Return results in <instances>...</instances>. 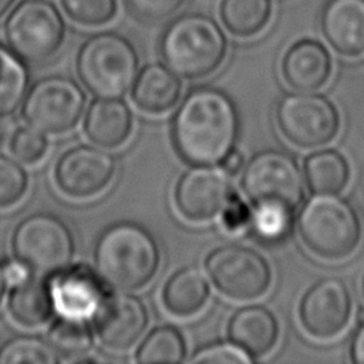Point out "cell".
<instances>
[{
  "label": "cell",
  "instance_id": "cell-7",
  "mask_svg": "<svg viewBox=\"0 0 364 364\" xmlns=\"http://www.w3.org/2000/svg\"><path fill=\"white\" fill-rule=\"evenodd\" d=\"M64 19L50 0H23L6 18L9 48L21 60L42 63L61 48Z\"/></svg>",
  "mask_w": 364,
  "mask_h": 364
},
{
  "label": "cell",
  "instance_id": "cell-36",
  "mask_svg": "<svg viewBox=\"0 0 364 364\" xmlns=\"http://www.w3.org/2000/svg\"><path fill=\"white\" fill-rule=\"evenodd\" d=\"M251 216H252V208L246 203L245 200H242L235 195V197L230 200V203L227 205L223 214H220V219H223V225L227 230L237 232L250 225Z\"/></svg>",
  "mask_w": 364,
  "mask_h": 364
},
{
  "label": "cell",
  "instance_id": "cell-37",
  "mask_svg": "<svg viewBox=\"0 0 364 364\" xmlns=\"http://www.w3.org/2000/svg\"><path fill=\"white\" fill-rule=\"evenodd\" d=\"M5 277H6V283L10 286H15L18 283H23L26 279L29 278V267H26V265L18 261V262H10L5 265Z\"/></svg>",
  "mask_w": 364,
  "mask_h": 364
},
{
  "label": "cell",
  "instance_id": "cell-23",
  "mask_svg": "<svg viewBox=\"0 0 364 364\" xmlns=\"http://www.w3.org/2000/svg\"><path fill=\"white\" fill-rule=\"evenodd\" d=\"M53 299L47 283L38 278H28L11 288L9 297L10 315L24 326H41L53 314Z\"/></svg>",
  "mask_w": 364,
  "mask_h": 364
},
{
  "label": "cell",
  "instance_id": "cell-24",
  "mask_svg": "<svg viewBox=\"0 0 364 364\" xmlns=\"http://www.w3.org/2000/svg\"><path fill=\"white\" fill-rule=\"evenodd\" d=\"M304 178L314 195L341 193L348 184L350 166L341 152L326 149L305 160Z\"/></svg>",
  "mask_w": 364,
  "mask_h": 364
},
{
  "label": "cell",
  "instance_id": "cell-21",
  "mask_svg": "<svg viewBox=\"0 0 364 364\" xmlns=\"http://www.w3.org/2000/svg\"><path fill=\"white\" fill-rule=\"evenodd\" d=\"M182 85L179 77L164 64H149L136 75L133 102L142 112L165 114L176 106Z\"/></svg>",
  "mask_w": 364,
  "mask_h": 364
},
{
  "label": "cell",
  "instance_id": "cell-27",
  "mask_svg": "<svg viewBox=\"0 0 364 364\" xmlns=\"http://www.w3.org/2000/svg\"><path fill=\"white\" fill-rule=\"evenodd\" d=\"M48 342L56 350V353L73 361L79 356L83 358L93 346V333H91L85 320L63 316L61 320L51 324L48 331Z\"/></svg>",
  "mask_w": 364,
  "mask_h": 364
},
{
  "label": "cell",
  "instance_id": "cell-1",
  "mask_svg": "<svg viewBox=\"0 0 364 364\" xmlns=\"http://www.w3.org/2000/svg\"><path fill=\"white\" fill-rule=\"evenodd\" d=\"M240 119L235 104L216 88H197L181 102L173 119V142L191 165H219L235 149Z\"/></svg>",
  "mask_w": 364,
  "mask_h": 364
},
{
  "label": "cell",
  "instance_id": "cell-15",
  "mask_svg": "<svg viewBox=\"0 0 364 364\" xmlns=\"http://www.w3.org/2000/svg\"><path fill=\"white\" fill-rule=\"evenodd\" d=\"M115 159L97 147L77 146L58 160L55 181L74 198H88L102 192L114 179Z\"/></svg>",
  "mask_w": 364,
  "mask_h": 364
},
{
  "label": "cell",
  "instance_id": "cell-6",
  "mask_svg": "<svg viewBox=\"0 0 364 364\" xmlns=\"http://www.w3.org/2000/svg\"><path fill=\"white\" fill-rule=\"evenodd\" d=\"M11 246L18 261L42 277L70 267L75 248L69 227L60 218L45 213L21 220L13 233Z\"/></svg>",
  "mask_w": 364,
  "mask_h": 364
},
{
  "label": "cell",
  "instance_id": "cell-33",
  "mask_svg": "<svg viewBox=\"0 0 364 364\" xmlns=\"http://www.w3.org/2000/svg\"><path fill=\"white\" fill-rule=\"evenodd\" d=\"M48 141L45 133L32 127L19 128L11 136L10 151L23 164H37L47 154Z\"/></svg>",
  "mask_w": 364,
  "mask_h": 364
},
{
  "label": "cell",
  "instance_id": "cell-34",
  "mask_svg": "<svg viewBox=\"0 0 364 364\" xmlns=\"http://www.w3.org/2000/svg\"><path fill=\"white\" fill-rule=\"evenodd\" d=\"M252 356L245 352L242 347L232 341L229 342H216L198 348L188 361L200 364H250Z\"/></svg>",
  "mask_w": 364,
  "mask_h": 364
},
{
  "label": "cell",
  "instance_id": "cell-16",
  "mask_svg": "<svg viewBox=\"0 0 364 364\" xmlns=\"http://www.w3.org/2000/svg\"><path fill=\"white\" fill-rule=\"evenodd\" d=\"M53 307L61 316L87 320L95 314L104 299L102 282L91 269L85 265L68 267L60 273L50 284Z\"/></svg>",
  "mask_w": 364,
  "mask_h": 364
},
{
  "label": "cell",
  "instance_id": "cell-3",
  "mask_svg": "<svg viewBox=\"0 0 364 364\" xmlns=\"http://www.w3.org/2000/svg\"><path fill=\"white\" fill-rule=\"evenodd\" d=\"M297 230L305 248L323 261H343L361 242L358 211L337 193L314 195L297 218Z\"/></svg>",
  "mask_w": 364,
  "mask_h": 364
},
{
  "label": "cell",
  "instance_id": "cell-13",
  "mask_svg": "<svg viewBox=\"0 0 364 364\" xmlns=\"http://www.w3.org/2000/svg\"><path fill=\"white\" fill-rule=\"evenodd\" d=\"M353 301L341 278H324L305 292L299 305V321L316 341L339 336L352 318Z\"/></svg>",
  "mask_w": 364,
  "mask_h": 364
},
{
  "label": "cell",
  "instance_id": "cell-12",
  "mask_svg": "<svg viewBox=\"0 0 364 364\" xmlns=\"http://www.w3.org/2000/svg\"><path fill=\"white\" fill-rule=\"evenodd\" d=\"M232 174L223 165H193L178 181L174 203L191 223H208L219 218L235 197Z\"/></svg>",
  "mask_w": 364,
  "mask_h": 364
},
{
  "label": "cell",
  "instance_id": "cell-28",
  "mask_svg": "<svg viewBox=\"0 0 364 364\" xmlns=\"http://www.w3.org/2000/svg\"><path fill=\"white\" fill-rule=\"evenodd\" d=\"M186 360V342L173 326H160L149 334L138 348L136 361L141 364L182 363Z\"/></svg>",
  "mask_w": 364,
  "mask_h": 364
},
{
  "label": "cell",
  "instance_id": "cell-41",
  "mask_svg": "<svg viewBox=\"0 0 364 364\" xmlns=\"http://www.w3.org/2000/svg\"><path fill=\"white\" fill-rule=\"evenodd\" d=\"M15 0H0V18H2L6 11H9L10 6L13 5Z\"/></svg>",
  "mask_w": 364,
  "mask_h": 364
},
{
  "label": "cell",
  "instance_id": "cell-18",
  "mask_svg": "<svg viewBox=\"0 0 364 364\" xmlns=\"http://www.w3.org/2000/svg\"><path fill=\"white\" fill-rule=\"evenodd\" d=\"M333 60L328 48L316 41H299L282 61L283 79L297 91H316L329 80Z\"/></svg>",
  "mask_w": 364,
  "mask_h": 364
},
{
  "label": "cell",
  "instance_id": "cell-5",
  "mask_svg": "<svg viewBox=\"0 0 364 364\" xmlns=\"http://www.w3.org/2000/svg\"><path fill=\"white\" fill-rule=\"evenodd\" d=\"M138 53L125 37L101 32L83 42L77 55V74L97 97H122L138 75Z\"/></svg>",
  "mask_w": 364,
  "mask_h": 364
},
{
  "label": "cell",
  "instance_id": "cell-9",
  "mask_svg": "<svg viewBox=\"0 0 364 364\" xmlns=\"http://www.w3.org/2000/svg\"><path fill=\"white\" fill-rule=\"evenodd\" d=\"M305 178L291 155L264 151L245 166L242 188L252 205L275 203L296 211L304 200Z\"/></svg>",
  "mask_w": 364,
  "mask_h": 364
},
{
  "label": "cell",
  "instance_id": "cell-40",
  "mask_svg": "<svg viewBox=\"0 0 364 364\" xmlns=\"http://www.w3.org/2000/svg\"><path fill=\"white\" fill-rule=\"evenodd\" d=\"M6 277H5V269L4 265L0 264V301L4 299V294H5V288H6Z\"/></svg>",
  "mask_w": 364,
  "mask_h": 364
},
{
  "label": "cell",
  "instance_id": "cell-42",
  "mask_svg": "<svg viewBox=\"0 0 364 364\" xmlns=\"http://www.w3.org/2000/svg\"><path fill=\"white\" fill-rule=\"evenodd\" d=\"M361 292H363V301H364V278H363V286H361Z\"/></svg>",
  "mask_w": 364,
  "mask_h": 364
},
{
  "label": "cell",
  "instance_id": "cell-39",
  "mask_svg": "<svg viewBox=\"0 0 364 364\" xmlns=\"http://www.w3.org/2000/svg\"><path fill=\"white\" fill-rule=\"evenodd\" d=\"M352 360L358 364H364V323L356 331L352 342Z\"/></svg>",
  "mask_w": 364,
  "mask_h": 364
},
{
  "label": "cell",
  "instance_id": "cell-8",
  "mask_svg": "<svg viewBox=\"0 0 364 364\" xmlns=\"http://www.w3.org/2000/svg\"><path fill=\"white\" fill-rule=\"evenodd\" d=\"M277 125L292 146L316 149L336 138L341 129V115L326 96L301 91L286 95L278 102Z\"/></svg>",
  "mask_w": 364,
  "mask_h": 364
},
{
  "label": "cell",
  "instance_id": "cell-17",
  "mask_svg": "<svg viewBox=\"0 0 364 364\" xmlns=\"http://www.w3.org/2000/svg\"><path fill=\"white\" fill-rule=\"evenodd\" d=\"M321 31L343 56L364 53V0H329L321 13Z\"/></svg>",
  "mask_w": 364,
  "mask_h": 364
},
{
  "label": "cell",
  "instance_id": "cell-22",
  "mask_svg": "<svg viewBox=\"0 0 364 364\" xmlns=\"http://www.w3.org/2000/svg\"><path fill=\"white\" fill-rule=\"evenodd\" d=\"M210 294V283L205 273L197 267H186L168 279L161 301L171 315L187 318L203 310Z\"/></svg>",
  "mask_w": 364,
  "mask_h": 364
},
{
  "label": "cell",
  "instance_id": "cell-25",
  "mask_svg": "<svg viewBox=\"0 0 364 364\" xmlns=\"http://www.w3.org/2000/svg\"><path fill=\"white\" fill-rule=\"evenodd\" d=\"M272 0H223L220 18L230 34L252 37L269 24Z\"/></svg>",
  "mask_w": 364,
  "mask_h": 364
},
{
  "label": "cell",
  "instance_id": "cell-10",
  "mask_svg": "<svg viewBox=\"0 0 364 364\" xmlns=\"http://www.w3.org/2000/svg\"><path fill=\"white\" fill-rule=\"evenodd\" d=\"M87 96L68 77H47L34 83L23 101V117L29 127L45 134H63L82 119Z\"/></svg>",
  "mask_w": 364,
  "mask_h": 364
},
{
  "label": "cell",
  "instance_id": "cell-30",
  "mask_svg": "<svg viewBox=\"0 0 364 364\" xmlns=\"http://www.w3.org/2000/svg\"><path fill=\"white\" fill-rule=\"evenodd\" d=\"M56 350L38 337H15L0 348V364H53Z\"/></svg>",
  "mask_w": 364,
  "mask_h": 364
},
{
  "label": "cell",
  "instance_id": "cell-19",
  "mask_svg": "<svg viewBox=\"0 0 364 364\" xmlns=\"http://www.w3.org/2000/svg\"><path fill=\"white\" fill-rule=\"evenodd\" d=\"M279 326L275 315L262 305L237 310L229 321V339L252 358H261L277 346Z\"/></svg>",
  "mask_w": 364,
  "mask_h": 364
},
{
  "label": "cell",
  "instance_id": "cell-31",
  "mask_svg": "<svg viewBox=\"0 0 364 364\" xmlns=\"http://www.w3.org/2000/svg\"><path fill=\"white\" fill-rule=\"evenodd\" d=\"M73 21L83 26H101L115 16L117 0H61Z\"/></svg>",
  "mask_w": 364,
  "mask_h": 364
},
{
  "label": "cell",
  "instance_id": "cell-20",
  "mask_svg": "<svg viewBox=\"0 0 364 364\" xmlns=\"http://www.w3.org/2000/svg\"><path fill=\"white\" fill-rule=\"evenodd\" d=\"M83 127L96 146L115 149L132 134L133 115L120 97H97L87 110Z\"/></svg>",
  "mask_w": 364,
  "mask_h": 364
},
{
  "label": "cell",
  "instance_id": "cell-32",
  "mask_svg": "<svg viewBox=\"0 0 364 364\" xmlns=\"http://www.w3.org/2000/svg\"><path fill=\"white\" fill-rule=\"evenodd\" d=\"M28 188V176L21 165L0 155V210L18 203Z\"/></svg>",
  "mask_w": 364,
  "mask_h": 364
},
{
  "label": "cell",
  "instance_id": "cell-38",
  "mask_svg": "<svg viewBox=\"0 0 364 364\" xmlns=\"http://www.w3.org/2000/svg\"><path fill=\"white\" fill-rule=\"evenodd\" d=\"M223 166L233 176V174H237L243 170L245 155L240 151H237V149H233V151L227 154V157L223 160Z\"/></svg>",
  "mask_w": 364,
  "mask_h": 364
},
{
  "label": "cell",
  "instance_id": "cell-4",
  "mask_svg": "<svg viewBox=\"0 0 364 364\" xmlns=\"http://www.w3.org/2000/svg\"><path fill=\"white\" fill-rule=\"evenodd\" d=\"M160 53L168 68L182 79L211 75L227 55V38L214 19L198 13L182 15L165 29Z\"/></svg>",
  "mask_w": 364,
  "mask_h": 364
},
{
  "label": "cell",
  "instance_id": "cell-26",
  "mask_svg": "<svg viewBox=\"0 0 364 364\" xmlns=\"http://www.w3.org/2000/svg\"><path fill=\"white\" fill-rule=\"evenodd\" d=\"M29 87V73L21 58L0 45V117L21 106Z\"/></svg>",
  "mask_w": 364,
  "mask_h": 364
},
{
  "label": "cell",
  "instance_id": "cell-29",
  "mask_svg": "<svg viewBox=\"0 0 364 364\" xmlns=\"http://www.w3.org/2000/svg\"><path fill=\"white\" fill-rule=\"evenodd\" d=\"M294 211L275 203L252 205L250 225L256 237L265 243H278L288 237Z\"/></svg>",
  "mask_w": 364,
  "mask_h": 364
},
{
  "label": "cell",
  "instance_id": "cell-35",
  "mask_svg": "<svg viewBox=\"0 0 364 364\" xmlns=\"http://www.w3.org/2000/svg\"><path fill=\"white\" fill-rule=\"evenodd\" d=\"M129 13L147 23H157L174 15L184 0H125Z\"/></svg>",
  "mask_w": 364,
  "mask_h": 364
},
{
  "label": "cell",
  "instance_id": "cell-14",
  "mask_svg": "<svg viewBox=\"0 0 364 364\" xmlns=\"http://www.w3.org/2000/svg\"><path fill=\"white\" fill-rule=\"evenodd\" d=\"M95 333L109 352H127L141 339L149 324V314L141 299L127 291H115L104 299L93 315Z\"/></svg>",
  "mask_w": 364,
  "mask_h": 364
},
{
  "label": "cell",
  "instance_id": "cell-2",
  "mask_svg": "<svg viewBox=\"0 0 364 364\" xmlns=\"http://www.w3.org/2000/svg\"><path fill=\"white\" fill-rule=\"evenodd\" d=\"M160 250L144 227L119 223L102 232L95 248V269L102 284L114 291H136L152 282Z\"/></svg>",
  "mask_w": 364,
  "mask_h": 364
},
{
  "label": "cell",
  "instance_id": "cell-11",
  "mask_svg": "<svg viewBox=\"0 0 364 364\" xmlns=\"http://www.w3.org/2000/svg\"><path fill=\"white\" fill-rule=\"evenodd\" d=\"M205 267L214 288L232 301H255L272 283L267 259L246 246H220L206 257Z\"/></svg>",
  "mask_w": 364,
  "mask_h": 364
}]
</instances>
